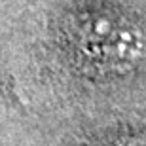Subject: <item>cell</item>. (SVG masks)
Masks as SVG:
<instances>
[{
    "label": "cell",
    "instance_id": "6da1fadb",
    "mask_svg": "<svg viewBox=\"0 0 146 146\" xmlns=\"http://www.w3.org/2000/svg\"><path fill=\"white\" fill-rule=\"evenodd\" d=\"M65 34L74 55L95 70L125 74L146 59V25L119 0H95L72 10Z\"/></svg>",
    "mask_w": 146,
    "mask_h": 146
},
{
    "label": "cell",
    "instance_id": "7a4b0ae2",
    "mask_svg": "<svg viewBox=\"0 0 146 146\" xmlns=\"http://www.w3.org/2000/svg\"><path fill=\"white\" fill-rule=\"evenodd\" d=\"M125 146H146V139L142 141V139H135L133 142H127Z\"/></svg>",
    "mask_w": 146,
    "mask_h": 146
}]
</instances>
